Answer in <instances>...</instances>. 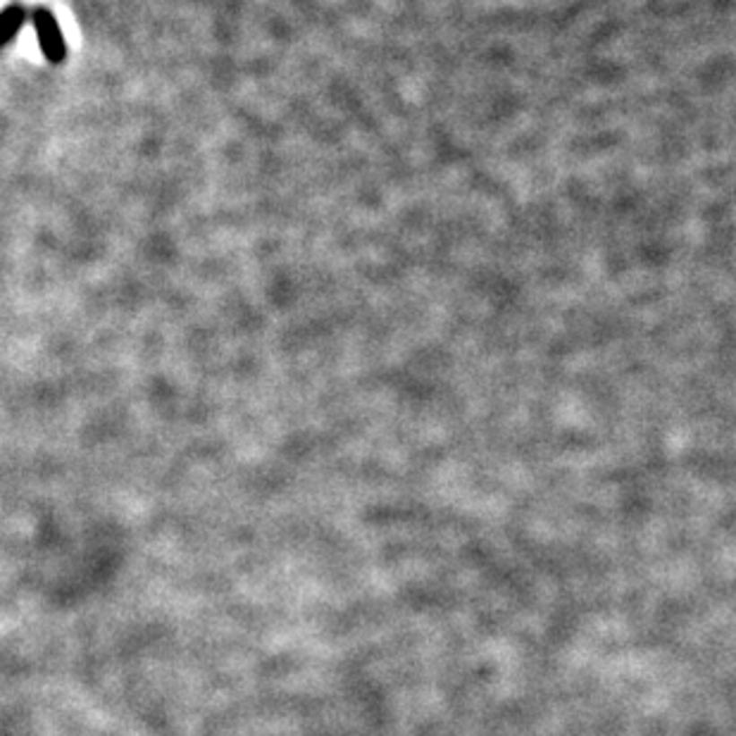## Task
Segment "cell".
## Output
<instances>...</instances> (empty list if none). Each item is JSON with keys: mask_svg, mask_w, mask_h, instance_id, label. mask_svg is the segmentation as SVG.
Instances as JSON below:
<instances>
[{"mask_svg": "<svg viewBox=\"0 0 736 736\" xmlns=\"http://www.w3.org/2000/svg\"><path fill=\"white\" fill-rule=\"evenodd\" d=\"M29 20L34 22L36 36H39V43H41L43 56L48 57L50 63H63L65 60L63 31H60V27H57L53 13L46 10V7H36L34 13L29 14Z\"/></svg>", "mask_w": 736, "mask_h": 736, "instance_id": "cell-1", "label": "cell"}, {"mask_svg": "<svg viewBox=\"0 0 736 736\" xmlns=\"http://www.w3.org/2000/svg\"><path fill=\"white\" fill-rule=\"evenodd\" d=\"M29 20V13L22 5H10L0 13V48H5L7 43L14 41V36L20 34L24 22Z\"/></svg>", "mask_w": 736, "mask_h": 736, "instance_id": "cell-2", "label": "cell"}]
</instances>
